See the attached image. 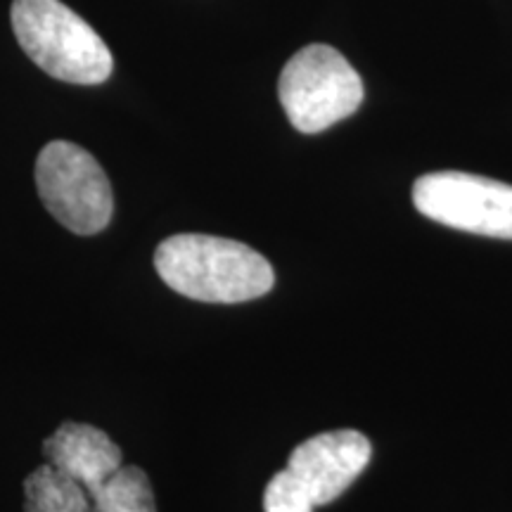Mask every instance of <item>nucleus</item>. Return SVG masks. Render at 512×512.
<instances>
[{"label":"nucleus","mask_w":512,"mask_h":512,"mask_svg":"<svg viewBox=\"0 0 512 512\" xmlns=\"http://www.w3.org/2000/svg\"><path fill=\"white\" fill-rule=\"evenodd\" d=\"M159 278L183 297L207 304H240L273 290V266L242 242L181 233L155 252Z\"/></svg>","instance_id":"nucleus-1"},{"label":"nucleus","mask_w":512,"mask_h":512,"mask_svg":"<svg viewBox=\"0 0 512 512\" xmlns=\"http://www.w3.org/2000/svg\"><path fill=\"white\" fill-rule=\"evenodd\" d=\"M280 105L299 133H320L354 114L363 81L339 50L313 43L285 64L278 81Z\"/></svg>","instance_id":"nucleus-4"},{"label":"nucleus","mask_w":512,"mask_h":512,"mask_svg":"<svg viewBox=\"0 0 512 512\" xmlns=\"http://www.w3.org/2000/svg\"><path fill=\"white\" fill-rule=\"evenodd\" d=\"M24 512H93L91 494L50 463L24 479Z\"/></svg>","instance_id":"nucleus-8"},{"label":"nucleus","mask_w":512,"mask_h":512,"mask_svg":"<svg viewBox=\"0 0 512 512\" xmlns=\"http://www.w3.org/2000/svg\"><path fill=\"white\" fill-rule=\"evenodd\" d=\"M91 501L93 512H157L150 479L136 465H121Z\"/></svg>","instance_id":"nucleus-9"},{"label":"nucleus","mask_w":512,"mask_h":512,"mask_svg":"<svg viewBox=\"0 0 512 512\" xmlns=\"http://www.w3.org/2000/svg\"><path fill=\"white\" fill-rule=\"evenodd\" d=\"M36 188L46 209L76 235H98L114 214L112 183L83 147L53 140L36 159Z\"/></svg>","instance_id":"nucleus-5"},{"label":"nucleus","mask_w":512,"mask_h":512,"mask_svg":"<svg viewBox=\"0 0 512 512\" xmlns=\"http://www.w3.org/2000/svg\"><path fill=\"white\" fill-rule=\"evenodd\" d=\"M413 204L441 226L512 240V185L463 171H434L413 185Z\"/></svg>","instance_id":"nucleus-6"},{"label":"nucleus","mask_w":512,"mask_h":512,"mask_svg":"<svg viewBox=\"0 0 512 512\" xmlns=\"http://www.w3.org/2000/svg\"><path fill=\"white\" fill-rule=\"evenodd\" d=\"M48 463L95 494L121 467V448L105 432L83 422H64L53 437L43 441Z\"/></svg>","instance_id":"nucleus-7"},{"label":"nucleus","mask_w":512,"mask_h":512,"mask_svg":"<svg viewBox=\"0 0 512 512\" xmlns=\"http://www.w3.org/2000/svg\"><path fill=\"white\" fill-rule=\"evenodd\" d=\"M373 446L356 430L325 432L292 451L264 491V512H313L344 494L366 470Z\"/></svg>","instance_id":"nucleus-3"},{"label":"nucleus","mask_w":512,"mask_h":512,"mask_svg":"<svg viewBox=\"0 0 512 512\" xmlns=\"http://www.w3.org/2000/svg\"><path fill=\"white\" fill-rule=\"evenodd\" d=\"M10 19L19 46L46 74L79 86L110 79L114 57L107 43L62 0H15Z\"/></svg>","instance_id":"nucleus-2"}]
</instances>
